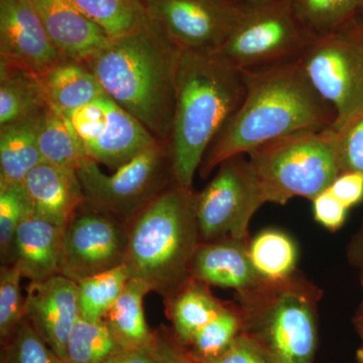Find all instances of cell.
I'll list each match as a JSON object with an SVG mask.
<instances>
[{"label":"cell","mask_w":363,"mask_h":363,"mask_svg":"<svg viewBox=\"0 0 363 363\" xmlns=\"http://www.w3.org/2000/svg\"><path fill=\"white\" fill-rule=\"evenodd\" d=\"M33 216L65 228L85 195L77 172L42 162L23 181Z\"/></svg>","instance_id":"obj_18"},{"label":"cell","mask_w":363,"mask_h":363,"mask_svg":"<svg viewBox=\"0 0 363 363\" xmlns=\"http://www.w3.org/2000/svg\"><path fill=\"white\" fill-rule=\"evenodd\" d=\"M111 40L123 37L147 18L145 0H71Z\"/></svg>","instance_id":"obj_29"},{"label":"cell","mask_w":363,"mask_h":363,"mask_svg":"<svg viewBox=\"0 0 363 363\" xmlns=\"http://www.w3.org/2000/svg\"><path fill=\"white\" fill-rule=\"evenodd\" d=\"M124 264L130 278L142 279L164 298L190 278V266L201 243L196 192L174 183L128 222Z\"/></svg>","instance_id":"obj_4"},{"label":"cell","mask_w":363,"mask_h":363,"mask_svg":"<svg viewBox=\"0 0 363 363\" xmlns=\"http://www.w3.org/2000/svg\"><path fill=\"white\" fill-rule=\"evenodd\" d=\"M245 97L208 149L200 166L202 178L231 157L335 123L333 109L313 89L298 62L245 72Z\"/></svg>","instance_id":"obj_1"},{"label":"cell","mask_w":363,"mask_h":363,"mask_svg":"<svg viewBox=\"0 0 363 363\" xmlns=\"http://www.w3.org/2000/svg\"><path fill=\"white\" fill-rule=\"evenodd\" d=\"M40 112L0 126L1 183H23L26 176L44 162L38 140Z\"/></svg>","instance_id":"obj_22"},{"label":"cell","mask_w":363,"mask_h":363,"mask_svg":"<svg viewBox=\"0 0 363 363\" xmlns=\"http://www.w3.org/2000/svg\"><path fill=\"white\" fill-rule=\"evenodd\" d=\"M248 253L253 269L262 279L279 281L297 272V247L283 231H262L248 243Z\"/></svg>","instance_id":"obj_26"},{"label":"cell","mask_w":363,"mask_h":363,"mask_svg":"<svg viewBox=\"0 0 363 363\" xmlns=\"http://www.w3.org/2000/svg\"><path fill=\"white\" fill-rule=\"evenodd\" d=\"M350 257L354 264L359 267L362 271L363 279V229L362 233L358 234L357 240L353 241L352 247L350 250Z\"/></svg>","instance_id":"obj_41"},{"label":"cell","mask_w":363,"mask_h":363,"mask_svg":"<svg viewBox=\"0 0 363 363\" xmlns=\"http://www.w3.org/2000/svg\"><path fill=\"white\" fill-rule=\"evenodd\" d=\"M166 298L174 334L184 346L226 306L212 295L208 286L191 277Z\"/></svg>","instance_id":"obj_21"},{"label":"cell","mask_w":363,"mask_h":363,"mask_svg":"<svg viewBox=\"0 0 363 363\" xmlns=\"http://www.w3.org/2000/svg\"><path fill=\"white\" fill-rule=\"evenodd\" d=\"M298 65L315 92L335 113L340 131L363 111V30L354 21L312 39Z\"/></svg>","instance_id":"obj_8"},{"label":"cell","mask_w":363,"mask_h":363,"mask_svg":"<svg viewBox=\"0 0 363 363\" xmlns=\"http://www.w3.org/2000/svg\"><path fill=\"white\" fill-rule=\"evenodd\" d=\"M20 267L2 264L0 269V339L6 342L26 318V297L21 292Z\"/></svg>","instance_id":"obj_34"},{"label":"cell","mask_w":363,"mask_h":363,"mask_svg":"<svg viewBox=\"0 0 363 363\" xmlns=\"http://www.w3.org/2000/svg\"><path fill=\"white\" fill-rule=\"evenodd\" d=\"M248 243V240L233 238L200 243L189 274L208 286L234 289L236 292L252 288L262 279L253 269Z\"/></svg>","instance_id":"obj_17"},{"label":"cell","mask_w":363,"mask_h":363,"mask_svg":"<svg viewBox=\"0 0 363 363\" xmlns=\"http://www.w3.org/2000/svg\"><path fill=\"white\" fill-rule=\"evenodd\" d=\"M248 164L264 204L312 201L342 173L338 133L330 128L286 136L253 150Z\"/></svg>","instance_id":"obj_6"},{"label":"cell","mask_w":363,"mask_h":363,"mask_svg":"<svg viewBox=\"0 0 363 363\" xmlns=\"http://www.w3.org/2000/svg\"><path fill=\"white\" fill-rule=\"evenodd\" d=\"M240 317L233 305L225 306L212 321L198 331L189 345V354L195 359L219 357L240 333Z\"/></svg>","instance_id":"obj_32"},{"label":"cell","mask_w":363,"mask_h":363,"mask_svg":"<svg viewBox=\"0 0 363 363\" xmlns=\"http://www.w3.org/2000/svg\"><path fill=\"white\" fill-rule=\"evenodd\" d=\"M329 189L339 201L350 209L363 201V174L342 172Z\"/></svg>","instance_id":"obj_39"},{"label":"cell","mask_w":363,"mask_h":363,"mask_svg":"<svg viewBox=\"0 0 363 363\" xmlns=\"http://www.w3.org/2000/svg\"><path fill=\"white\" fill-rule=\"evenodd\" d=\"M358 25L360 26V28L363 30V4L362 6V9H360L359 13H358L357 20Z\"/></svg>","instance_id":"obj_43"},{"label":"cell","mask_w":363,"mask_h":363,"mask_svg":"<svg viewBox=\"0 0 363 363\" xmlns=\"http://www.w3.org/2000/svg\"><path fill=\"white\" fill-rule=\"evenodd\" d=\"M152 292L142 279L130 278L121 297L104 317L111 335L121 350H143L149 347L152 331L147 326L143 300Z\"/></svg>","instance_id":"obj_23"},{"label":"cell","mask_w":363,"mask_h":363,"mask_svg":"<svg viewBox=\"0 0 363 363\" xmlns=\"http://www.w3.org/2000/svg\"><path fill=\"white\" fill-rule=\"evenodd\" d=\"M65 114L87 157L109 169H118L159 142L108 95Z\"/></svg>","instance_id":"obj_13"},{"label":"cell","mask_w":363,"mask_h":363,"mask_svg":"<svg viewBox=\"0 0 363 363\" xmlns=\"http://www.w3.org/2000/svg\"><path fill=\"white\" fill-rule=\"evenodd\" d=\"M1 346V363H66L26 318Z\"/></svg>","instance_id":"obj_33"},{"label":"cell","mask_w":363,"mask_h":363,"mask_svg":"<svg viewBox=\"0 0 363 363\" xmlns=\"http://www.w3.org/2000/svg\"><path fill=\"white\" fill-rule=\"evenodd\" d=\"M64 59L30 0H0V63L42 75Z\"/></svg>","instance_id":"obj_14"},{"label":"cell","mask_w":363,"mask_h":363,"mask_svg":"<svg viewBox=\"0 0 363 363\" xmlns=\"http://www.w3.org/2000/svg\"><path fill=\"white\" fill-rule=\"evenodd\" d=\"M240 7V0H145L147 18L182 51H218Z\"/></svg>","instance_id":"obj_12"},{"label":"cell","mask_w":363,"mask_h":363,"mask_svg":"<svg viewBox=\"0 0 363 363\" xmlns=\"http://www.w3.org/2000/svg\"><path fill=\"white\" fill-rule=\"evenodd\" d=\"M242 156L219 164L214 178L196 193L201 242L226 238L247 240L250 222L264 204L248 160Z\"/></svg>","instance_id":"obj_10"},{"label":"cell","mask_w":363,"mask_h":363,"mask_svg":"<svg viewBox=\"0 0 363 363\" xmlns=\"http://www.w3.org/2000/svg\"><path fill=\"white\" fill-rule=\"evenodd\" d=\"M39 78L47 104L63 113L107 96L88 66L72 60L64 59Z\"/></svg>","instance_id":"obj_20"},{"label":"cell","mask_w":363,"mask_h":363,"mask_svg":"<svg viewBox=\"0 0 363 363\" xmlns=\"http://www.w3.org/2000/svg\"><path fill=\"white\" fill-rule=\"evenodd\" d=\"M108 327L102 321L79 318L67 343L66 363H104L117 350Z\"/></svg>","instance_id":"obj_30"},{"label":"cell","mask_w":363,"mask_h":363,"mask_svg":"<svg viewBox=\"0 0 363 363\" xmlns=\"http://www.w3.org/2000/svg\"><path fill=\"white\" fill-rule=\"evenodd\" d=\"M357 362L358 363H363V348H362V350H358Z\"/></svg>","instance_id":"obj_44"},{"label":"cell","mask_w":363,"mask_h":363,"mask_svg":"<svg viewBox=\"0 0 363 363\" xmlns=\"http://www.w3.org/2000/svg\"><path fill=\"white\" fill-rule=\"evenodd\" d=\"M312 38L290 0H240L230 35L215 52L243 72L298 62Z\"/></svg>","instance_id":"obj_7"},{"label":"cell","mask_w":363,"mask_h":363,"mask_svg":"<svg viewBox=\"0 0 363 363\" xmlns=\"http://www.w3.org/2000/svg\"><path fill=\"white\" fill-rule=\"evenodd\" d=\"M38 140L43 161L59 168L77 172L88 157L70 119L50 105L40 112Z\"/></svg>","instance_id":"obj_24"},{"label":"cell","mask_w":363,"mask_h":363,"mask_svg":"<svg viewBox=\"0 0 363 363\" xmlns=\"http://www.w3.org/2000/svg\"><path fill=\"white\" fill-rule=\"evenodd\" d=\"M182 50L149 18L111 40L85 65L111 99L162 142H168L176 104Z\"/></svg>","instance_id":"obj_2"},{"label":"cell","mask_w":363,"mask_h":363,"mask_svg":"<svg viewBox=\"0 0 363 363\" xmlns=\"http://www.w3.org/2000/svg\"><path fill=\"white\" fill-rule=\"evenodd\" d=\"M64 228L30 216L18 227L14 240L13 264L23 279L40 281L61 274Z\"/></svg>","instance_id":"obj_19"},{"label":"cell","mask_w":363,"mask_h":363,"mask_svg":"<svg viewBox=\"0 0 363 363\" xmlns=\"http://www.w3.org/2000/svg\"><path fill=\"white\" fill-rule=\"evenodd\" d=\"M47 105L39 75L0 63V126L37 116Z\"/></svg>","instance_id":"obj_25"},{"label":"cell","mask_w":363,"mask_h":363,"mask_svg":"<svg viewBox=\"0 0 363 363\" xmlns=\"http://www.w3.org/2000/svg\"><path fill=\"white\" fill-rule=\"evenodd\" d=\"M104 363H157L147 348L119 350Z\"/></svg>","instance_id":"obj_40"},{"label":"cell","mask_w":363,"mask_h":363,"mask_svg":"<svg viewBox=\"0 0 363 363\" xmlns=\"http://www.w3.org/2000/svg\"><path fill=\"white\" fill-rule=\"evenodd\" d=\"M128 240V223L85 201L64 228L62 276L79 283L121 266Z\"/></svg>","instance_id":"obj_11"},{"label":"cell","mask_w":363,"mask_h":363,"mask_svg":"<svg viewBox=\"0 0 363 363\" xmlns=\"http://www.w3.org/2000/svg\"><path fill=\"white\" fill-rule=\"evenodd\" d=\"M130 274L125 264L91 276L77 283L80 317L89 321H102L121 297Z\"/></svg>","instance_id":"obj_28"},{"label":"cell","mask_w":363,"mask_h":363,"mask_svg":"<svg viewBox=\"0 0 363 363\" xmlns=\"http://www.w3.org/2000/svg\"><path fill=\"white\" fill-rule=\"evenodd\" d=\"M355 325H357L358 331L360 332L363 337V302L359 308V312H358L357 318L354 320Z\"/></svg>","instance_id":"obj_42"},{"label":"cell","mask_w":363,"mask_h":363,"mask_svg":"<svg viewBox=\"0 0 363 363\" xmlns=\"http://www.w3.org/2000/svg\"><path fill=\"white\" fill-rule=\"evenodd\" d=\"M342 172L363 174V111L338 131Z\"/></svg>","instance_id":"obj_35"},{"label":"cell","mask_w":363,"mask_h":363,"mask_svg":"<svg viewBox=\"0 0 363 363\" xmlns=\"http://www.w3.org/2000/svg\"><path fill=\"white\" fill-rule=\"evenodd\" d=\"M26 318L48 345L65 359L69 336L80 318L77 283L62 274L30 281Z\"/></svg>","instance_id":"obj_15"},{"label":"cell","mask_w":363,"mask_h":363,"mask_svg":"<svg viewBox=\"0 0 363 363\" xmlns=\"http://www.w3.org/2000/svg\"><path fill=\"white\" fill-rule=\"evenodd\" d=\"M294 13L308 35L323 37L357 20L363 0H290Z\"/></svg>","instance_id":"obj_27"},{"label":"cell","mask_w":363,"mask_h":363,"mask_svg":"<svg viewBox=\"0 0 363 363\" xmlns=\"http://www.w3.org/2000/svg\"><path fill=\"white\" fill-rule=\"evenodd\" d=\"M147 350L157 363H198L189 354L174 332L164 327L152 331V341Z\"/></svg>","instance_id":"obj_36"},{"label":"cell","mask_w":363,"mask_h":363,"mask_svg":"<svg viewBox=\"0 0 363 363\" xmlns=\"http://www.w3.org/2000/svg\"><path fill=\"white\" fill-rule=\"evenodd\" d=\"M63 58L86 64L111 39L71 0H30Z\"/></svg>","instance_id":"obj_16"},{"label":"cell","mask_w":363,"mask_h":363,"mask_svg":"<svg viewBox=\"0 0 363 363\" xmlns=\"http://www.w3.org/2000/svg\"><path fill=\"white\" fill-rule=\"evenodd\" d=\"M195 360L198 363H272L259 346L242 333L219 357Z\"/></svg>","instance_id":"obj_38"},{"label":"cell","mask_w":363,"mask_h":363,"mask_svg":"<svg viewBox=\"0 0 363 363\" xmlns=\"http://www.w3.org/2000/svg\"><path fill=\"white\" fill-rule=\"evenodd\" d=\"M33 205L23 183L0 182V255L2 264H13L18 227L33 216Z\"/></svg>","instance_id":"obj_31"},{"label":"cell","mask_w":363,"mask_h":363,"mask_svg":"<svg viewBox=\"0 0 363 363\" xmlns=\"http://www.w3.org/2000/svg\"><path fill=\"white\" fill-rule=\"evenodd\" d=\"M313 202V214L315 220L330 231L338 230L345 223L348 208L339 201L330 189L316 196Z\"/></svg>","instance_id":"obj_37"},{"label":"cell","mask_w":363,"mask_h":363,"mask_svg":"<svg viewBox=\"0 0 363 363\" xmlns=\"http://www.w3.org/2000/svg\"><path fill=\"white\" fill-rule=\"evenodd\" d=\"M245 91V72L216 52L181 51L169 140L177 185L192 188L208 149L240 106Z\"/></svg>","instance_id":"obj_3"},{"label":"cell","mask_w":363,"mask_h":363,"mask_svg":"<svg viewBox=\"0 0 363 363\" xmlns=\"http://www.w3.org/2000/svg\"><path fill=\"white\" fill-rule=\"evenodd\" d=\"M240 333L272 363H312L317 343L321 290L297 272L279 281L262 279L236 292Z\"/></svg>","instance_id":"obj_5"},{"label":"cell","mask_w":363,"mask_h":363,"mask_svg":"<svg viewBox=\"0 0 363 363\" xmlns=\"http://www.w3.org/2000/svg\"><path fill=\"white\" fill-rule=\"evenodd\" d=\"M85 201L128 223L160 193L175 183L168 142H159L106 175L93 160L77 169Z\"/></svg>","instance_id":"obj_9"}]
</instances>
